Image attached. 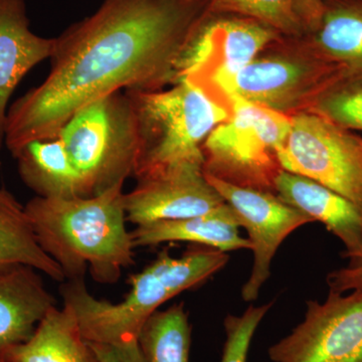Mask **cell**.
Instances as JSON below:
<instances>
[{"label": "cell", "mask_w": 362, "mask_h": 362, "mask_svg": "<svg viewBox=\"0 0 362 362\" xmlns=\"http://www.w3.org/2000/svg\"><path fill=\"white\" fill-rule=\"evenodd\" d=\"M206 13V0H104L54 37L49 76L9 107L7 149L14 156L28 143L59 137L74 114L113 93L177 82Z\"/></svg>", "instance_id": "6da1fadb"}, {"label": "cell", "mask_w": 362, "mask_h": 362, "mask_svg": "<svg viewBox=\"0 0 362 362\" xmlns=\"http://www.w3.org/2000/svg\"><path fill=\"white\" fill-rule=\"evenodd\" d=\"M25 206L40 246L66 280L84 279L89 270L100 284H115L134 264L123 185L89 197H35Z\"/></svg>", "instance_id": "7a4b0ae2"}, {"label": "cell", "mask_w": 362, "mask_h": 362, "mask_svg": "<svg viewBox=\"0 0 362 362\" xmlns=\"http://www.w3.org/2000/svg\"><path fill=\"white\" fill-rule=\"evenodd\" d=\"M228 261L226 252L199 245L180 257H173L165 250L146 268L131 276L130 291L119 303L93 296L84 279L66 280L59 292L64 304L75 312L88 342L115 344L137 340L142 326L161 305L202 285Z\"/></svg>", "instance_id": "3957f363"}, {"label": "cell", "mask_w": 362, "mask_h": 362, "mask_svg": "<svg viewBox=\"0 0 362 362\" xmlns=\"http://www.w3.org/2000/svg\"><path fill=\"white\" fill-rule=\"evenodd\" d=\"M125 92L139 141L136 178L178 162H204L202 144L230 115V104L185 81L169 89Z\"/></svg>", "instance_id": "277c9868"}, {"label": "cell", "mask_w": 362, "mask_h": 362, "mask_svg": "<svg viewBox=\"0 0 362 362\" xmlns=\"http://www.w3.org/2000/svg\"><path fill=\"white\" fill-rule=\"evenodd\" d=\"M347 84L339 66L326 61L302 37H281L220 85L216 97L237 96L291 117L312 111L325 95Z\"/></svg>", "instance_id": "5b68a950"}, {"label": "cell", "mask_w": 362, "mask_h": 362, "mask_svg": "<svg viewBox=\"0 0 362 362\" xmlns=\"http://www.w3.org/2000/svg\"><path fill=\"white\" fill-rule=\"evenodd\" d=\"M226 100L230 117L202 144L204 173L275 194V180L283 170L278 152L289 134L290 117L237 96Z\"/></svg>", "instance_id": "8992f818"}, {"label": "cell", "mask_w": 362, "mask_h": 362, "mask_svg": "<svg viewBox=\"0 0 362 362\" xmlns=\"http://www.w3.org/2000/svg\"><path fill=\"white\" fill-rule=\"evenodd\" d=\"M59 137L89 197L124 185L134 176L139 141L126 92L113 93L83 107L71 117Z\"/></svg>", "instance_id": "52a82bcc"}, {"label": "cell", "mask_w": 362, "mask_h": 362, "mask_svg": "<svg viewBox=\"0 0 362 362\" xmlns=\"http://www.w3.org/2000/svg\"><path fill=\"white\" fill-rule=\"evenodd\" d=\"M290 121L289 134L278 152L283 170L325 185L362 211V137L313 110Z\"/></svg>", "instance_id": "ba28073f"}, {"label": "cell", "mask_w": 362, "mask_h": 362, "mask_svg": "<svg viewBox=\"0 0 362 362\" xmlns=\"http://www.w3.org/2000/svg\"><path fill=\"white\" fill-rule=\"evenodd\" d=\"M281 37L251 18L207 13L181 59L177 82L185 81L216 98L220 85Z\"/></svg>", "instance_id": "9c48e42d"}, {"label": "cell", "mask_w": 362, "mask_h": 362, "mask_svg": "<svg viewBox=\"0 0 362 362\" xmlns=\"http://www.w3.org/2000/svg\"><path fill=\"white\" fill-rule=\"evenodd\" d=\"M273 362H362V296L329 290L307 302L303 320L268 349Z\"/></svg>", "instance_id": "30bf717a"}, {"label": "cell", "mask_w": 362, "mask_h": 362, "mask_svg": "<svg viewBox=\"0 0 362 362\" xmlns=\"http://www.w3.org/2000/svg\"><path fill=\"white\" fill-rule=\"evenodd\" d=\"M136 180L124 194L126 220L136 226L204 216L226 204L207 180L204 162H178Z\"/></svg>", "instance_id": "8fae6325"}, {"label": "cell", "mask_w": 362, "mask_h": 362, "mask_svg": "<svg viewBox=\"0 0 362 362\" xmlns=\"http://www.w3.org/2000/svg\"><path fill=\"white\" fill-rule=\"evenodd\" d=\"M206 177L237 214L240 226L249 235L254 264L250 278L243 286L242 298L246 302L255 301L270 277L272 261L279 247L297 228L314 221L274 192L238 187L213 176Z\"/></svg>", "instance_id": "7c38bea8"}, {"label": "cell", "mask_w": 362, "mask_h": 362, "mask_svg": "<svg viewBox=\"0 0 362 362\" xmlns=\"http://www.w3.org/2000/svg\"><path fill=\"white\" fill-rule=\"evenodd\" d=\"M275 194L295 209L320 221L344 245L342 256L351 259L362 254V211L349 199L317 181L281 170Z\"/></svg>", "instance_id": "4fadbf2b"}, {"label": "cell", "mask_w": 362, "mask_h": 362, "mask_svg": "<svg viewBox=\"0 0 362 362\" xmlns=\"http://www.w3.org/2000/svg\"><path fill=\"white\" fill-rule=\"evenodd\" d=\"M54 47V39L30 30L25 0H0V156L9 99L28 71L51 59Z\"/></svg>", "instance_id": "5bb4252c"}, {"label": "cell", "mask_w": 362, "mask_h": 362, "mask_svg": "<svg viewBox=\"0 0 362 362\" xmlns=\"http://www.w3.org/2000/svg\"><path fill=\"white\" fill-rule=\"evenodd\" d=\"M56 300L39 271L18 266L0 273V358L32 337Z\"/></svg>", "instance_id": "9a60e30c"}, {"label": "cell", "mask_w": 362, "mask_h": 362, "mask_svg": "<svg viewBox=\"0 0 362 362\" xmlns=\"http://www.w3.org/2000/svg\"><path fill=\"white\" fill-rule=\"evenodd\" d=\"M318 26L302 37L316 54L339 66L349 85H362V0H322Z\"/></svg>", "instance_id": "2e32d148"}, {"label": "cell", "mask_w": 362, "mask_h": 362, "mask_svg": "<svg viewBox=\"0 0 362 362\" xmlns=\"http://www.w3.org/2000/svg\"><path fill=\"white\" fill-rule=\"evenodd\" d=\"M240 226L237 214L226 204L204 216L138 226L130 235L134 249L158 246L163 243L187 242L225 252L251 250L250 240L240 235Z\"/></svg>", "instance_id": "e0dca14e"}, {"label": "cell", "mask_w": 362, "mask_h": 362, "mask_svg": "<svg viewBox=\"0 0 362 362\" xmlns=\"http://www.w3.org/2000/svg\"><path fill=\"white\" fill-rule=\"evenodd\" d=\"M11 362H100L68 305L52 307L32 337L6 352Z\"/></svg>", "instance_id": "ac0fdd59"}, {"label": "cell", "mask_w": 362, "mask_h": 362, "mask_svg": "<svg viewBox=\"0 0 362 362\" xmlns=\"http://www.w3.org/2000/svg\"><path fill=\"white\" fill-rule=\"evenodd\" d=\"M26 187L45 199L89 197L61 138L35 140L13 156Z\"/></svg>", "instance_id": "d6986e66"}, {"label": "cell", "mask_w": 362, "mask_h": 362, "mask_svg": "<svg viewBox=\"0 0 362 362\" xmlns=\"http://www.w3.org/2000/svg\"><path fill=\"white\" fill-rule=\"evenodd\" d=\"M28 266L57 282L66 277L59 264L40 246L23 206L11 192L0 188V273Z\"/></svg>", "instance_id": "ffe728a7"}, {"label": "cell", "mask_w": 362, "mask_h": 362, "mask_svg": "<svg viewBox=\"0 0 362 362\" xmlns=\"http://www.w3.org/2000/svg\"><path fill=\"white\" fill-rule=\"evenodd\" d=\"M137 340L146 362H189L192 328L185 305L154 312Z\"/></svg>", "instance_id": "44dd1931"}, {"label": "cell", "mask_w": 362, "mask_h": 362, "mask_svg": "<svg viewBox=\"0 0 362 362\" xmlns=\"http://www.w3.org/2000/svg\"><path fill=\"white\" fill-rule=\"evenodd\" d=\"M206 11L251 18L285 37H300L306 33L295 9V0H206Z\"/></svg>", "instance_id": "7402d4cb"}, {"label": "cell", "mask_w": 362, "mask_h": 362, "mask_svg": "<svg viewBox=\"0 0 362 362\" xmlns=\"http://www.w3.org/2000/svg\"><path fill=\"white\" fill-rule=\"evenodd\" d=\"M273 302L247 307L240 315H228L223 321L226 340L221 362H247L255 333L270 310Z\"/></svg>", "instance_id": "603a6c76"}, {"label": "cell", "mask_w": 362, "mask_h": 362, "mask_svg": "<svg viewBox=\"0 0 362 362\" xmlns=\"http://www.w3.org/2000/svg\"><path fill=\"white\" fill-rule=\"evenodd\" d=\"M313 111L345 129L362 132V85L342 86L331 90Z\"/></svg>", "instance_id": "cb8c5ba5"}, {"label": "cell", "mask_w": 362, "mask_h": 362, "mask_svg": "<svg viewBox=\"0 0 362 362\" xmlns=\"http://www.w3.org/2000/svg\"><path fill=\"white\" fill-rule=\"evenodd\" d=\"M326 282L332 291L356 292L362 296V254L349 259V265L328 274Z\"/></svg>", "instance_id": "d4e9b609"}, {"label": "cell", "mask_w": 362, "mask_h": 362, "mask_svg": "<svg viewBox=\"0 0 362 362\" xmlns=\"http://www.w3.org/2000/svg\"><path fill=\"white\" fill-rule=\"evenodd\" d=\"M90 344L100 362H146L142 356L138 340H130L115 344Z\"/></svg>", "instance_id": "484cf974"}, {"label": "cell", "mask_w": 362, "mask_h": 362, "mask_svg": "<svg viewBox=\"0 0 362 362\" xmlns=\"http://www.w3.org/2000/svg\"><path fill=\"white\" fill-rule=\"evenodd\" d=\"M322 0H295V9L306 33L318 26L322 13Z\"/></svg>", "instance_id": "4316f807"}, {"label": "cell", "mask_w": 362, "mask_h": 362, "mask_svg": "<svg viewBox=\"0 0 362 362\" xmlns=\"http://www.w3.org/2000/svg\"><path fill=\"white\" fill-rule=\"evenodd\" d=\"M0 362H11V361H9L8 359L6 358V357H1V358H0Z\"/></svg>", "instance_id": "83f0119b"}]
</instances>
